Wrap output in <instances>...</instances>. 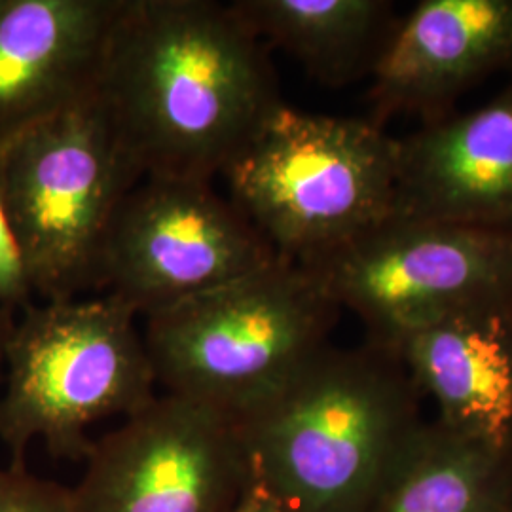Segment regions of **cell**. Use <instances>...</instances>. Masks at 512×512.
Returning a JSON list of instances; mask_svg holds the SVG:
<instances>
[{"mask_svg":"<svg viewBox=\"0 0 512 512\" xmlns=\"http://www.w3.org/2000/svg\"><path fill=\"white\" fill-rule=\"evenodd\" d=\"M302 266L389 349L446 317L512 306L511 232L391 217Z\"/></svg>","mask_w":512,"mask_h":512,"instance_id":"cell-7","label":"cell"},{"mask_svg":"<svg viewBox=\"0 0 512 512\" xmlns=\"http://www.w3.org/2000/svg\"><path fill=\"white\" fill-rule=\"evenodd\" d=\"M501 71H512V0H421L370 78L366 118L382 128L395 116L439 120Z\"/></svg>","mask_w":512,"mask_h":512,"instance_id":"cell-10","label":"cell"},{"mask_svg":"<svg viewBox=\"0 0 512 512\" xmlns=\"http://www.w3.org/2000/svg\"><path fill=\"white\" fill-rule=\"evenodd\" d=\"M340 311L308 268L277 256L143 317V340L164 393L236 418L329 346Z\"/></svg>","mask_w":512,"mask_h":512,"instance_id":"cell-3","label":"cell"},{"mask_svg":"<svg viewBox=\"0 0 512 512\" xmlns=\"http://www.w3.org/2000/svg\"><path fill=\"white\" fill-rule=\"evenodd\" d=\"M277 256L213 183L147 177L112 217L95 287L147 317L251 274Z\"/></svg>","mask_w":512,"mask_h":512,"instance_id":"cell-8","label":"cell"},{"mask_svg":"<svg viewBox=\"0 0 512 512\" xmlns=\"http://www.w3.org/2000/svg\"><path fill=\"white\" fill-rule=\"evenodd\" d=\"M512 234V80L399 139L395 215Z\"/></svg>","mask_w":512,"mask_h":512,"instance_id":"cell-11","label":"cell"},{"mask_svg":"<svg viewBox=\"0 0 512 512\" xmlns=\"http://www.w3.org/2000/svg\"><path fill=\"white\" fill-rule=\"evenodd\" d=\"M97 97L143 179L209 183L285 103L262 40L213 0H122Z\"/></svg>","mask_w":512,"mask_h":512,"instance_id":"cell-1","label":"cell"},{"mask_svg":"<svg viewBox=\"0 0 512 512\" xmlns=\"http://www.w3.org/2000/svg\"><path fill=\"white\" fill-rule=\"evenodd\" d=\"M370 512H512V454L425 421Z\"/></svg>","mask_w":512,"mask_h":512,"instance_id":"cell-15","label":"cell"},{"mask_svg":"<svg viewBox=\"0 0 512 512\" xmlns=\"http://www.w3.org/2000/svg\"><path fill=\"white\" fill-rule=\"evenodd\" d=\"M0 512H78L73 488L25 469L0 467Z\"/></svg>","mask_w":512,"mask_h":512,"instance_id":"cell-16","label":"cell"},{"mask_svg":"<svg viewBox=\"0 0 512 512\" xmlns=\"http://www.w3.org/2000/svg\"><path fill=\"white\" fill-rule=\"evenodd\" d=\"M444 427L512 454V306L465 311L395 346Z\"/></svg>","mask_w":512,"mask_h":512,"instance_id":"cell-13","label":"cell"},{"mask_svg":"<svg viewBox=\"0 0 512 512\" xmlns=\"http://www.w3.org/2000/svg\"><path fill=\"white\" fill-rule=\"evenodd\" d=\"M35 296L25 272L18 241L0 202V304L8 308H27Z\"/></svg>","mask_w":512,"mask_h":512,"instance_id":"cell-17","label":"cell"},{"mask_svg":"<svg viewBox=\"0 0 512 512\" xmlns=\"http://www.w3.org/2000/svg\"><path fill=\"white\" fill-rule=\"evenodd\" d=\"M137 321L109 294L23 308L6 346L0 397V440L10 467L25 469L37 439L50 458L84 461L92 425L128 418L158 395Z\"/></svg>","mask_w":512,"mask_h":512,"instance_id":"cell-5","label":"cell"},{"mask_svg":"<svg viewBox=\"0 0 512 512\" xmlns=\"http://www.w3.org/2000/svg\"><path fill=\"white\" fill-rule=\"evenodd\" d=\"M122 0H0V145L92 99Z\"/></svg>","mask_w":512,"mask_h":512,"instance_id":"cell-12","label":"cell"},{"mask_svg":"<svg viewBox=\"0 0 512 512\" xmlns=\"http://www.w3.org/2000/svg\"><path fill=\"white\" fill-rule=\"evenodd\" d=\"M230 512H291L277 497L270 494L266 488L256 484L255 480L239 497L238 503Z\"/></svg>","mask_w":512,"mask_h":512,"instance_id":"cell-18","label":"cell"},{"mask_svg":"<svg viewBox=\"0 0 512 512\" xmlns=\"http://www.w3.org/2000/svg\"><path fill=\"white\" fill-rule=\"evenodd\" d=\"M260 40L294 57L329 88L370 80L401 16L389 0H236Z\"/></svg>","mask_w":512,"mask_h":512,"instance_id":"cell-14","label":"cell"},{"mask_svg":"<svg viewBox=\"0 0 512 512\" xmlns=\"http://www.w3.org/2000/svg\"><path fill=\"white\" fill-rule=\"evenodd\" d=\"M222 177L277 255L310 264L395 215L399 139L283 103Z\"/></svg>","mask_w":512,"mask_h":512,"instance_id":"cell-4","label":"cell"},{"mask_svg":"<svg viewBox=\"0 0 512 512\" xmlns=\"http://www.w3.org/2000/svg\"><path fill=\"white\" fill-rule=\"evenodd\" d=\"M16 325V315H14V308L2 306L0 304V372L4 368V357H6V346L10 340L12 329Z\"/></svg>","mask_w":512,"mask_h":512,"instance_id":"cell-19","label":"cell"},{"mask_svg":"<svg viewBox=\"0 0 512 512\" xmlns=\"http://www.w3.org/2000/svg\"><path fill=\"white\" fill-rule=\"evenodd\" d=\"M84 463L78 512H230L253 482L236 418L169 393L93 440Z\"/></svg>","mask_w":512,"mask_h":512,"instance_id":"cell-9","label":"cell"},{"mask_svg":"<svg viewBox=\"0 0 512 512\" xmlns=\"http://www.w3.org/2000/svg\"><path fill=\"white\" fill-rule=\"evenodd\" d=\"M139 181L97 93L0 145V202L35 296L97 285L112 217Z\"/></svg>","mask_w":512,"mask_h":512,"instance_id":"cell-6","label":"cell"},{"mask_svg":"<svg viewBox=\"0 0 512 512\" xmlns=\"http://www.w3.org/2000/svg\"><path fill=\"white\" fill-rule=\"evenodd\" d=\"M421 397L395 349L329 344L236 416L253 480L291 512H370L427 421Z\"/></svg>","mask_w":512,"mask_h":512,"instance_id":"cell-2","label":"cell"}]
</instances>
